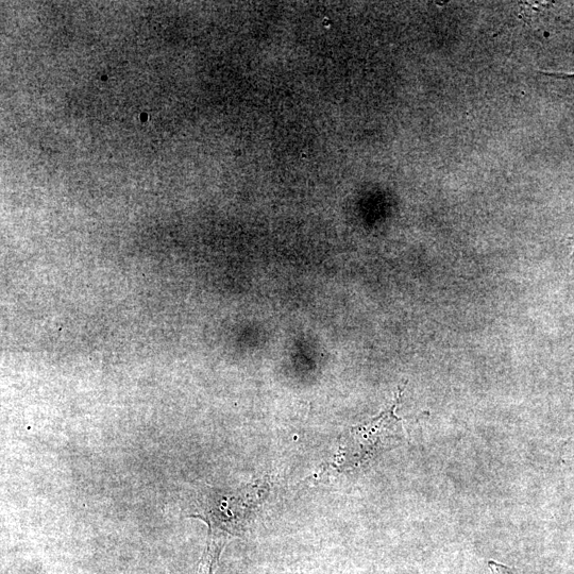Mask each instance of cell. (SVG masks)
<instances>
[{"mask_svg": "<svg viewBox=\"0 0 574 574\" xmlns=\"http://www.w3.org/2000/svg\"><path fill=\"white\" fill-rule=\"evenodd\" d=\"M402 390L396 398L395 403L390 409H387L379 417L370 421L367 426L358 428L364 442L366 453L373 454L382 445L383 440L391 438L398 431L400 419L395 415L398 402L401 398Z\"/></svg>", "mask_w": 574, "mask_h": 574, "instance_id": "1", "label": "cell"}, {"mask_svg": "<svg viewBox=\"0 0 574 574\" xmlns=\"http://www.w3.org/2000/svg\"><path fill=\"white\" fill-rule=\"evenodd\" d=\"M573 256H574V249H573V252H572V257H573Z\"/></svg>", "mask_w": 574, "mask_h": 574, "instance_id": "2", "label": "cell"}]
</instances>
